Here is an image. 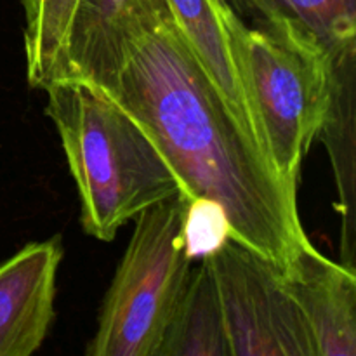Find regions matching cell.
Masks as SVG:
<instances>
[{
  "mask_svg": "<svg viewBox=\"0 0 356 356\" xmlns=\"http://www.w3.org/2000/svg\"><path fill=\"white\" fill-rule=\"evenodd\" d=\"M284 277L312 330L316 356H355L356 277L353 268L327 259L309 243Z\"/></svg>",
  "mask_w": 356,
  "mask_h": 356,
  "instance_id": "9",
  "label": "cell"
},
{
  "mask_svg": "<svg viewBox=\"0 0 356 356\" xmlns=\"http://www.w3.org/2000/svg\"><path fill=\"white\" fill-rule=\"evenodd\" d=\"M122 108L159 148L188 200H207L229 238L291 270L309 245L287 183L250 139L202 70L174 19L143 33L117 70L94 87Z\"/></svg>",
  "mask_w": 356,
  "mask_h": 356,
  "instance_id": "1",
  "label": "cell"
},
{
  "mask_svg": "<svg viewBox=\"0 0 356 356\" xmlns=\"http://www.w3.org/2000/svg\"><path fill=\"white\" fill-rule=\"evenodd\" d=\"M205 261L232 356H316L312 330L280 268L232 238Z\"/></svg>",
  "mask_w": 356,
  "mask_h": 356,
  "instance_id": "5",
  "label": "cell"
},
{
  "mask_svg": "<svg viewBox=\"0 0 356 356\" xmlns=\"http://www.w3.org/2000/svg\"><path fill=\"white\" fill-rule=\"evenodd\" d=\"M329 49L292 21L245 28V68L277 172L298 186L299 169L325 122L332 94Z\"/></svg>",
  "mask_w": 356,
  "mask_h": 356,
  "instance_id": "4",
  "label": "cell"
},
{
  "mask_svg": "<svg viewBox=\"0 0 356 356\" xmlns=\"http://www.w3.org/2000/svg\"><path fill=\"white\" fill-rule=\"evenodd\" d=\"M229 238L221 209L207 200L184 198L183 240L191 261L205 259Z\"/></svg>",
  "mask_w": 356,
  "mask_h": 356,
  "instance_id": "14",
  "label": "cell"
},
{
  "mask_svg": "<svg viewBox=\"0 0 356 356\" xmlns=\"http://www.w3.org/2000/svg\"><path fill=\"white\" fill-rule=\"evenodd\" d=\"M355 51L348 49L334 56L332 94L329 111L320 132L329 134V149L336 167L341 212L344 218V264L353 268V159L344 153V138L353 139L355 118Z\"/></svg>",
  "mask_w": 356,
  "mask_h": 356,
  "instance_id": "12",
  "label": "cell"
},
{
  "mask_svg": "<svg viewBox=\"0 0 356 356\" xmlns=\"http://www.w3.org/2000/svg\"><path fill=\"white\" fill-rule=\"evenodd\" d=\"M156 356H232L218 289L205 259L191 268Z\"/></svg>",
  "mask_w": 356,
  "mask_h": 356,
  "instance_id": "10",
  "label": "cell"
},
{
  "mask_svg": "<svg viewBox=\"0 0 356 356\" xmlns=\"http://www.w3.org/2000/svg\"><path fill=\"white\" fill-rule=\"evenodd\" d=\"M254 23L292 21L315 35L332 56L356 47L355 0H228Z\"/></svg>",
  "mask_w": 356,
  "mask_h": 356,
  "instance_id": "11",
  "label": "cell"
},
{
  "mask_svg": "<svg viewBox=\"0 0 356 356\" xmlns=\"http://www.w3.org/2000/svg\"><path fill=\"white\" fill-rule=\"evenodd\" d=\"M177 30L243 131L270 156L245 68L247 23L228 0H169ZM271 160V159H270Z\"/></svg>",
  "mask_w": 356,
  "mask_h": 356,
  "instance_id": "6",
  "label": "cell"
},
{
  "mask_svg": "<svg viewBox=\"0 0 356 356\" xmlns=\"http://www.w3.org/2000/svg\"><path fill=\"white\" fill-rule=\"evenodd\" d=\"M59 238L31 242L0 264V356H30L54 320Z\"/></svg>",
  "mask_w": 356,
  "mask_h": 356,
  "instance_id": "8",
  "label": "cell"
},
{
  "mask_svg": "<svg viewBox=\"0 0 356 356\" xmlns=\"http://www.w3.org/2000/svg\"><path fill=\"white\" fill-rule=\"evenodd\" d=\"M167 19H172L169 0H79L63 80L99 87L117 70L127 45Z\"/></svg>",
  "mask_w": 356,
  "mask_h": 356,
  "instance_id": "7",
  "label": "cell"
},
{
  "mask_svg": "<svg viewBox=\"0 0 356 356\" xmlns=\"http://www.w3.org/2000/svg\"><path fill=\"white\" fill-rule=\"evenodd\" d=\"M184 197L134 219V232L101 306L87 356H156L193 261L183 240Z\"/></svg>",
  "mask_w": 356,
  "mask_h": 356,
  "instance_id": "3",
  "label": "cell"
},
{
  "mask_svg": "<svg viewBox=\"0 0 356 356\" xmlns=\"http://www.w3.org/2000/svg\"><path fill=\"white\" fill-rule=\"evenodd\" d=\"M24 54L31 87L45 89L65 75V52L79 0H21Z\"/></svg>",
  "mask_w": 356,
  "mask_h": 356,
  "instance_id": "13",
  "label": "cell"
},
{
  "mask_svg": "<svg viewBox=\"0 0 356 356\" xmlns=\"http://www.w3.org/2000/svg\"><path fill=\"white\" fill-rule=\"evenodd\" d=\"M44 90L87 235L110 242L145 209L181 193L162 153L118 104L76 80L52 82Z\"/></svg>",
  "mask_w": 356,
  "mask_h": 356,
  "instance_id": "2",
  "label": "cell"
}]
</instances>
